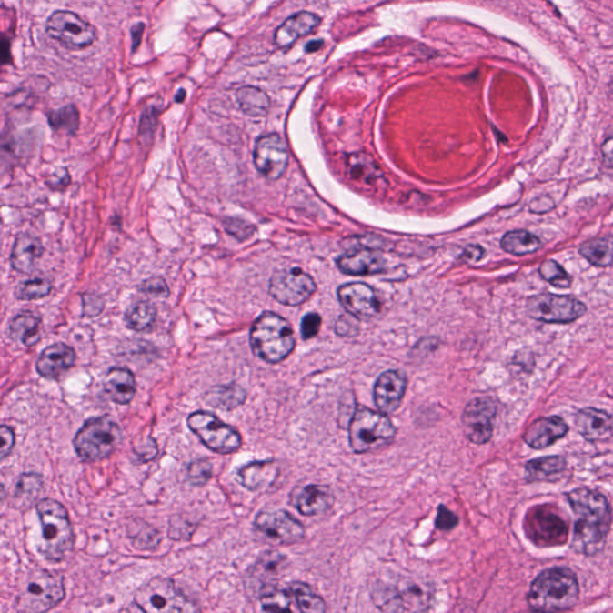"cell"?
I'll list each match as a JSON object with an SVG mask.
<instances>
[{"mask_svg":"<svg viewBox=\"0 0 613 613\" xmlns=\"http://www.w3.org/2000/svg\"><path fill=\"white\" fill-rule=\"evenodd\" d=\"M577 521L571 548L578 554H599L607 543L612 524V510L608 498L598 490L578 487L567 494Z\"/></svg>","mask_w":613,"mask_h":613,"instance_id":"obj_1","label":"cell"},{"mask_svg":"<svg viewBox=\"0 0 613 613\" xmlns=\"http://www.w3.org/2000/svg\"><path fill=\"white\" fill-rule=\"evenodd\" d=\"M578 598L580 588L574 571L555 567L544 570L532 582L528 601L533 611L559 612L574 608Z\"/></svg>","mask_w":613,"mask_h":613,"instance_id":"obj_2","label":"cell"},{"mask_svg":"<svg viewBox=\"0 0 613 613\" xmlns=\"http://www.w3.org/2000/svg\"><path fill=\"white\" fill-rule=\"evenodd\" d=\"M36 512L43 526L41 552L48 561L62 562L70 555L75 545L69 513L62 503L52 498L37 502Z\"/></svg>","mask_w":613,"mask_h":613,"instance_id":"obj_3","label":"cell"},{"mask_svg":"<svg viewBox=\"0 0 613 613\" xmlns=\"http://www.w3.org/2000/svg\"><path fill=\"white\" fill-rule=\"evenodd\" d=\"M249 340L253 353L272 365L284 361L295 347L294 331L290 324L272 312L261 314L255 321Z\"/></svg>","mask_w":613,"mask_h":613,"instance_id":"obj_4","label":"cell"},{"mask_svg":"<svg viewBox=\"0 0 613 613\" xmlns=\"http://www.w3.org/2000/svg\"><path fill=\"white\" fill-rule=\"evenodd\" d=\"M123 430L115 419L108 416L90 418L85 421L74 438V447L83 461H101L111 457L120 442Z\"/></svg>","mask_w":613,"mask_h":613,"instance_id":"obj_5","label":"cell"},{"mask_svg":"<svg viewBox=\"0 0 613 613\" xmlns=\"http://www.w3.org/2000/svg\"><path fill=\"white\" fill-rule=\"evenodd\" d=\"M396 427L384 412L366 407L356 408L349 426V441L355 453L374 452L395 440Z\"/></svg>","mask_w":613,"mask_h":613,"instance_id":"obj_6","label":"cell"},{"mask_svg":"<svg viewBox=\"0 0 613 613\" xmlns=\"http://www.w3.org/2000/svg\"><path fill=\"white\" fill-rule=\"evenodd\" d=\"M66 590L64 578L55 571H30L25 588L17 597L16 608L21 612H46L62 603Z\"/></svg>","mask_w":613,"mask_h":613,"instance_id":"obj_7","label":"cell"},{"mask_svg":"<svg viewBox=\"0 0 613 613\" xmlns=\"http://www.w3.org/2000/svg\"><path fill=\"white\" fill-rule=\"evenodd\" d=\"M134 605L138 611L151 613L198 611L174 581L164 577L151 578L139 588L135 593Z\"/></svg>","mask_w":613,"mask_h":613,"instance_id":"obj_8","label":"cell"},{"mask_svg":"<svg viewBox=\"0 0 613 613\" xmlns=\"http://www.w3.org/2000/svg\"><path fill=\"white\" fill-rule=\"evenodd\" d=\"M187 427L207 448L215 453H234L241 447V435L233 427L226 425L210 412H193L188 416Z\"/></svg>","mask_w":613,"mask_h":613,"instance_id":"obj_9","label":"cell"},{"mask_svg":"<svg viewBox=\"0 0 613 613\" xmlns=\"http://www.w3.org/2000/svg\"><path fill=\"white\" fill-rule=\"evenodd\" d=\"M46 29L53 40L71 51L92 46L97 39L96 28L71 11L53 13L48 18Z\"/></svg>","mask_w":613,"mask_h":613,"instance_id":"obj_10","label":"cell"},{"mask_svg":"<svg viewBox=\"0 0 613 613\" xmlns=\"http://www.w3.org/2000/svg\"><path fill=\"white\" fill-rule=\"evenodd\" d=\"M526 533L537 547H561L568 539V525L554 507H533L526 516Z\"/></svg>","mask_w":613,"mask_h":613,"instance_id":"obj_11","label":"cell"},{"mask_svg":"<svg viewBox=\"0 0 613 613\" xmlns=\"http://www.w3.org/2000/svg\"><path fill=\"white\" fill-rule=\"evenodd\" d=\"M586 306L571 296L539 294L528 301V313L532 319L548 324H567L580 319Z\"/></svg>","mask_w":613,"mask_h":613,"instance_id":"obj_12","label":"cell"},{"mask_svg":"<svg viewBox=\"0 0 613 613\" xmlns=\"http://www.w3.org/2000/svg\"><path fill=\"white\" fill-rule=\"evenodd\" d=\"M316 283L308 274L301 268L290 267L277 271L270 281L271 296L279 304L286 306H300L316 293Z\"/></svg>","mask_w":613,"mask_h":613,"instance_id":"obj_13","label":"cell"},{"mask_svg":"<svg viewBox=\"0 0 613 613\" xmlns=\"http://www.w3.org/2000/svg\"><path fill=\"white\" fill-rule=\"evenodd\" d=\"M255 528L268 542L293 545L305 538L304 525L286 510L261 512L256 516Z\"/></svg>","mask_w":613,"mask_h":613,"instance_id":"obj_14","label":"cell"},{"mask_svg":"<svg viewBox=\"0 0 613 613\" xmlns=\"http://www.w3.org/2000/svg\"><path fill=\"white\" fill-rule=\"evenodd\" d=\"M497 405L490 397H478L465 407L463 426L468 440L477 445L490 441L494 433V423Z\"/></svg>","mask_w":613,"mask_h":613,"instance_id":"obj_15","label":"cell"},{"mask_svg":"<svg viewBox=\"0 0 613 613\" xmlns=\"http://www.w3.org/2000/svg\"><path fill=\"white\" fill-rule=\"evenodd\" d=\"M255 165L261 176L268 180H277L286 172L289 155L281 136L270 134L256 141Z\"/></svg>","mask_w":613,"mask_h":613,"instance_id":"obj_16","label":"cell"},{"mask_svg":"<svg viewBox=\"0 0 613 613\" xmlns=\"http://www.w3.org/2000/svg\"><path fill=\"white\" fill-rule=\"evenodd\" d=\"M374 600L382 611H418L425 610L427 605L426 593L415 584L377 588Z\"/></svg>","mask_w":613,"mask_h":613,"instance_id":"obj_17","label":"cell"},{"mask_svg":"<svg viewBox=\"0 0 613 613\" xmlns=\"http://www.w3.org/2000/svg\"><path fill=\"white\" fill-rule=\"evenodd\" d=\"M340 304L357 319H372L380 312V304L373 287L365 283H347L338 289Z\"/></svg>","mask_w":613,"mask_h":613,"instance_id":"obj_18","label":"cell"},{"mask_svg":"<svg viewBox=\"0 0 613 613\" xmlns=\"http://www.w3.org/2000/svg\"><path fill=\"white\" fill-rule=\"evenodd\" d=\"M407 387V377L399 370L382 373L374 386V401L377 410L386 415L398 410Z\"/></svg>","mask_w":613,"mask_h":613,"instance_id":"obj_19","label":"cell"},{"mask_svg":"<svg viewBox=\"0 0 613 613\" xmlns=\"http://www.w3.org/2000/svg\"><path fill=\"white\" fill-rule=\"evenodd\" d=\"M295 508L305 517L320 516L335 505V495L328 487L310 484L291 495Z\"/></svg>","mask_w":613,"mask_h":613,"instance_id":"obj_20","label":"cell"},{"mask_svg":"<svg viewBox=\"0 0 613 613\" xmlns=\"http://www.w3.org/2000/svg\"><path fill=\"white\" fill-rule=\"evenodd\" d=\"M575 426L589 442L608 441L613 437V418L608 412L586 407L575 416Z\"/></svg>","mask_w":613,"mask_h":613,"instance_id":"obj_21","label":"cell"},{"mask_svg":"<svg viewBox=\"0 0 613 613\" xmlns=\"http://www.w3.org/2000/svg\"><path fill=\"white\" fill-rule=\"evenodd\" d=\"M75 363V350L66 344L55 343L41 353L36 361V370L41 377L48 380H56L72 368Z\"/></svg>","mask_w":613,"mask_h":613,"instance_id":"obj_22","label":"cell"},{"mask_svg":"<svg viewBox=\"0 0 613 613\" xmlns=\"http://www.w3.org/2000/svg\"><path fill=\"white\" fill-rule=\"evenodd\" d=\"M569 427L558 416L537 419L526 429L524 441L533 449H545L565 437Z\"/></svg>","mask_w":613,"mask_h":613,"instance_id":"obj_23","label":"cell"},{"mask_svg":"<svg viewBox=\"0 0 613 613\" xmlns=\"http://www.w3.org/2000/svg\"><path fill=\"white\" fill-rule=\"evenodd\" d=\"M339 270L346 275L367 276L376 275L386 268L384 256L373 249H355L340 256L338 261Z\"/></svg>","mask_w":613,"mask_h":613,"instance_id":"obj_24","label":"cell"},{"mask_svg":"<svg viewBox=\"0 0 613 613\" xmlns=\"http://www.w3.org/2000/svg\"><path fill=\"white\" fill-rule=\"evenodd\" d=\"M320 18L316 14L302 11L290 16L276 30L275 44L279 48H287L302 36L308 35L317 25Z\"/></svg>","mask_w":613,"mask_h":613,"instance_id":"obj_25","label":"cell"},{"mask_svg":"<svg viewBox=\"0 0 613 613\" xmlns=\"http://www.w3.org/2000/svg\"><path fill=\"white\" fill-rule=\"evenodd\" d=\"M278 467L274 460L253 461L238 468V483L246 489L258 491L267 489L278 477Z\"/></svg>","mask_w":613,"mask_h":613,"instance_id":"obj_26","label":"cell"},{"mask_svg":"<svg viewBox=\"0 0 613 613\" xmlns=\"http://www.w3.org/2000/svg\"><path fill=\"white\" fill-rule=\"evenodd\" d=\"M45 252L43 242L39 237L22 234L15 241L13 253H11V265L15 271L20 274H30L35 268L37 260Z\"/></svg>","mask_w":613,"mask_h":613,"instance_id":"obj_27","label":"cell"},{"mask_svg":"<svg viewBox=\"0 0 613 613\" xmlns=\"http://www.w3.org/2000/svg\"><path fill=\"white\" fill-rule=\"evenodd\" d=\"M104 388L106 395L116 404L127 405L135 398L137 384L130 369L116 367L106 374Z\"/></svg>","mask_w":613,"mask_h":613,"instance_id":"obj_28","label":"cell"},{"mask_svg":"<svg viewBox=\"0 0 613 613\" xmlns=\"http://www.w3.org/2000/svg\"><path fill=\"white\" fill-rule=\"evenodd\" d=\"M286 567V558L277 551L264 552L258 561L249 570V578L256 584H259L260 594L265 589L275 586V582L281 577Z\"/></svg>","mask_w":613,"mask_h":613,"instance_id":"obj_29","label":"cell"},{"mask_svg":"<svg viewBox=\"0 0 613 613\" xmlns=\"http://www.w3.org/2000/svg\"><path fill=\"white\" fill-rule=\"evenodd\" d=\"M567 468L565 457L551 456L528 461L525 467L528 482H556L562 478Z\"/></svg>","mask_w":613,"mask_h":613,"instance_id":"obj_30","label":"cell"},{"mask_svg":"<svg viewBox=\"0 0 613 613\" xmlns=\"http://www.w3.org/2000/svg\"><path fill=\"white\" fill-rule=\"evenodd\" d=\"M247 399V393L237 384L219 385L206 392L204 400L210 407L223 411H232Z\"/></svg>","mask_w":613,"mask_h":613,"instance_id":"obj_31","label":"cell"},{"mask_svg":"<svg viewBox=\"0 0 613 613\" xmlns=\"http://www.w3.org/2000/svg\"><path fill=\"white\" fill-rule=\"evenodd\" d=\"M10 335L25 347L35 346L40 339L41 320L32 312L18 314L11 320Z\"/></svg>","mask_w":613,"mask_h":613,"instance_id":"obj_32","label":"cell"},{"mask_svg":"<svg viewBox=\"0 0 613 613\" xmlns=\"http://www.w3.org/2000/svg\"><path fill=\"white\" fill-rule=\"evenodd\" d=\"M43 477L37 473H24L15 487L14 501L17 509L29 508L39 498L43 489Z\"/></svg>","mask_w":613,"mask_h":613,"instance_id":"obj_33","label":"cell"},{"mask_svg":"<svg viewBox=\"0 0 613 613\" xmlns=\"http://www.w3.org/2000/svg\"><path fill=\"white\" fill-rule=\"evenodd\" d=\"M156 308L147 301H137L125 312V324L131 330L137 332L149 331L156 320Z\"/></svg>","mask_w":613,"mask_h":613,"instance_id":"obj_34","label":"cell"},{"mask_svg":"<svg viewBox=\"0 0 613 613\" xmlns=\"http://www.w3.org/2000/svg\"><path fill=\"white\" fill-rule=\"evenodd\" d=\"M238 105L249 116H264L270 108V98L263 90L256 86H242L236 92Z\"/></svg>","mask_w":613,"mask_h":613,"instance_id":"obj_35","label":"cell"},{"mask_svg":"<svg viewBox=\"0 0 613 613\" xmlns=\"http://www.w3.org/2000/svg\"><path fill=\"white\" fill-rule=\"evenodd\" d=\"M503 251L514 256L531 255L542 247V242L526 230L507 233L501 240Z\"/></svg>","mask_w":613,"mask_h":613,"instance_id":"obj_36","label":"cell"},{"mask_svg":"<svg viewBox=\"0 0 613 613\" xmlns=\"http://www.w3.org/2000/svg\"><path fill=\"white\" fill-rule=\"evenodd\" d=\"M581 256L596 266H608L613 263V236L594 238L580 248Z\"/></svg>","mask_w":613,"mask_h":613,"instance_id":"obj_37","label":"cell"},{"mask_svg":"<svg viewBox=\"0 0 613 613\" xmlns=\"http://www.w3.org/2000/svg\"><path fill=\"white\" fill-rule=\"evenodd\" d=\"M290 592L293 594L295 603L298 610L306 613H321L327 611V605L320 597L313 592L308 585L302 582H294L290 585Z\"/></svg>","mask_w":613,"mask_h":613,"instance_id":"obj_38","label":"cell"},{"mask_svg":"<svg viewBox=\"0 0 613 613\" xmlns=\"http://www.w3.org/2000/svg\"><path fill=\"white\" fill-rule=\"evenodd\" d=\"M293 594L290 589L279 588L277 585L265 589L260 594L261 608L266 612L291 611Z\"/></svg>","mask_w":613,"mask_h":613,"instance_id":"obj_39","label":"cell"},{"mask_svg":"<svg viewBox=\"0 0 613 613\" xmlns=\"http://www.w3.org/2000/svg\"><path fill=\"white\" fill-rule=\"evenodd\" d=\"M49 125L55 131L74 135L79 127V112L75 106H65L48 115Z\"/></svg>","mask_w":613,"mask_h":613,"instance_id":"obj_40","label":"cell"},{"mask_svg":"<svg viewBox=\"0 0 613 613\" xmlns=\"http://www.w3.org/2000/svg\"><path fill=\"white\" fill-rule=\"evenodd\" d=\"M52 290L51 282L45 278H33L25 281L16 289V297L22 301L40 300L46 297Z\"/></svg>","mask_w":613,"mask_h":613,"instance_id":"obj_41","label":"cell"},{"mask_svg":"<svg viewBox=\"0 0 613 613\" xmlns=\"http://www.w3.org/2000/svg\"><path fill=\"white\" fill-rule=\"evenodd\" d=\"M539 274L545 281L551 283L552 286L566 289L571 286V278L567 274L565 268L554 260L544 261L539 267Z\"/></svg>","mask_w":613,"mask_h":613,"instance_id":"obj_42","label":"cell"},{"mask_svg":"<svg viewBox=\"0 0 613 613\" xmlns=\"http://www.w3.org/2000/svg\"><path fill=\"white\" fill-rule=\"evenodd\" d=\"M188 479L193 486L203 487L213 477V464L207 459H198L193 461L187 467Z\"/></svg>","mask_w":613,"mask_h":613,"instance_id":"obj_43","label":"cell"},{"mask_svg":"<svg viewBox=\"0 0 613 613\" xmlns=\"http://www.w3.org/2000/svg\"><path fill=\"white\" fill-rule=\"evenodd\" d=\"M141 290L143 293L154 295L157 297L169 296V287L166 286L165 279L161 277L146 279V282H143Z\"/></svg>","mask_w":613,"mask_h":613,"instance_id":"obj_44","label":"cell"},{"mask_svg":"<svg viewBox=\"0 0 613 613\" xmlns=\"http://www.w3.org/2000/svg\"><path fill=\"white\" fill-rule=\"evenodd\" d=\"M321 317L317 313H309L302 319L301 335L304 339L314 338L319 333Z\"/></svg>","mask_w":613,"mask_h":613,"instance_id":"obj_45","label":"cell"},{"mask_svg":"<svg viewBox=\"0 0 613 613\" xmlns=\"http://www.w3.org/2000/svg\"><path fill=\"white\" fill-rule=\"evenodd\" d=\"M435 524H437V528L441 529V531H450V529H453L459 524V518L453 512H450L447 507L440 506Z\"/></svg>","mask_w":613,"mask_h":613,"instance_id":"obj_46","label":"cell"},{"mask_svg":"<svg viewBox=\"0 0 613 613\" xmlns=\"http://www.w3.org/2000/svg\"><path fill=\"white\" fill-rule=\"evenodd\" d=\"M0 437H2L3 441L2 448H0V460H5L11 452H13L16 437H15L14 430L7 426L0 427Z\"/></svg>","mask_w":613,"mask_h":613,"instance_id":"obj_47","label":"cell"},{"mask_svg":"<svg viewBox=\"0 0 613 613\" xmlns=\"http://www.w3.org/2000/svg\"><path fill=\"white\" fill-rule=\"evenodd\" d=\"M356 319H357V317L351 316V314L350 317L347 316L340 317L336 324L337 333H338L339 336L343 337H354L357 335L358 325L357 323H356Z\"/></svg>","mask_w":613,"mask_h":613,"instance_id":"obj_48","label":"cell"},{"mask_svg":"<svg viewBox=\"0 0 613 613\" xmlns=\"http://www.w3.org/2000/svg\"><path fill=\"white\" fill-rule=\"evenodd\" d=\"M97 305L102 304L101 300H98V297L93 296V295H85V302H83V309H85V314L89 317H95L96 314H100L102 308H97Z\"/></svg>","mask_w":613,"mask_h":613,"instance_id":"obj_49","label":"cell"},{"mask_svg":"<svg viewBox=\"0 0 613 613\" xmlns=\"http://www.w3.org/2000/svg\"><path fill=\"white\" fill-rule=\"evenodd\" d=\"M601 154H603L604 165L608 168H613V135L605 139L601 146Z\"/></svg>","mask_w":613,"mask_h":613,"instance_id":"obj_50","label":"cell"},{"mask_svg":"<svg viewBox=\"0 0 613 613\" xmlns=\"http://www.w3.org/2000/svg\"><path fill=\"white\" fill-rule=\"evenodd\" d=\"M60 173H62V170H59V172H56L58 174L59 179H56V176H51L49 177L48 180V185L52 188H66L70 185V176L69 172H66V170H64L63 176H60Z\"/></svg>","mask_w":613,"mask_h":613,"instance_id":"obj_51","label":"cell"},{"mask_svg":"<svg viewBox=\"0 0 613 613\" xmlns=\"http://www.w3.org/2000/svg\"><path fill=\"white\" fill-rule=\"evenodd\" d=\"M484 249L479 246H470L464 253V258L467 261H478L483 258Z\"/></svg>","mask_w":613,"mask_h":613,"instance_id":"obj_52","label":"cell"},{"mask_svg":"<svg viewBox=\"0 0 613 613\" xmlns=\"http://www.w3.org/2000/svg\"><path fill=\"white\" fill-rule=\"evenodd\" d=\"M143 33V24H138L137 25H135L134 28H132V41H134V44H132V48H134V51L137 49L139 43H141Z\"/></svg>","mask_w":613,"mask_h":613,"instance_id":"obj_53","label":"cell"},{"mask_svg":"<svg viewBox=\"0 0 613 613\" xmlns=\"http://www.w3.org/2000/svg\"><path fill=\"white\" fill-rule=\"evenodd\" d=\"M185 95H186V92L184 89L179 90V93L176 94V102H183Z\"/></svg>","mask_w":613,"mask_h":613,"instance_id":"obj_54","label":"cell"}]
</instances>
